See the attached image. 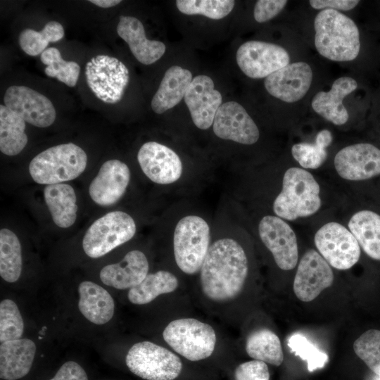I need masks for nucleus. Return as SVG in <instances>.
<instances>
[{"label":"nucleus","mask_w":380,"mask_h":380,"mask_svg":"<svg viewBox=\"0 0 380 380\" xmlns=\"http://www.w3.org/2000/svg\"><path fill=\"white\" fill-rule=\"evenodd\" d=\"M248 270L242 246L234 239L223 238L210 245L201 268L204 294L215 301H227L241 291Z\"/></svg>","instance_id":"f257e3e1"},{"label":"nucleus","mask_w":380,"mask_h":380,"mask_svg":"<svg viewBox=\"0 0 380 380\" xmlns=\"http://www.w3.org/2000/svg\"><path fill=\"white\" fill-rule=\"evenodd\" d=\"M315 46L323 57L334 61L355 59L360 49V32L354 21L333 9H324L314 20Z\"/></svg>","instance_id":"f03ea898"},{"label":"nucleus","mask_w":380,"mask_h":380,"mask_svg":"<svg viewBox=\"0 0 380 380\" xmlns=\"http://www.w3.org/2000/svg\"><path fill=\"white\" fill-rule=\"evenodd\" d=\"M319 193V185L310 172L290 167L284 175L281 191L274 201V213L289 221L310 216L321 207Z\"/></svg>","instance_id":"7ed1b4c3"},{"label":"nucleus","mask_w":380,"mask_h":380,"mask_svg":"<svg viewBox=\"0 0 380 380\" xmlns=\"http://www.w3.org/2000/svg\"><path fill=\"white\" fill-rule=\"evenodd\" d=\"M87 156L73 143L50 147L34 156L30 163L32 179L39 184L65 183L78 177L86 169Z\"/></svg>","instance_id":"20e7f679"},{"label":"nucleus","mask_w":380,"mask_h":380,"mask_svg":"<svg viewBox=\"0 0 380 380\" xmlns=\"http://www.w3.org/2000/svg\"><path fill=\"white\" fill-rule=\"evenodd\" d=\"M210 229L201 217L189 215L177 223L173 235V250L179 268L187 274L201 270L210 248Z\"/></svg>","instance_id":"39448f33"},{"label":"nucleus","mask_w":380,"mask_h":380,"mask_svg":"<svg viewBox=\"0 0 380 380\" xmlns=\"http://www.w3.org/2000/svg\"><path fill=\"white\" fill-rule=\"evenodd\" d=\"M136 231L131 215L123 211H112L89 226L82 239V248L89 257L98 258L129 241Z\"/></svg>","instance_id":"423d86ee"},{"label":"nucleus","mask_w":380,"mask_h":380,"mask_svg":"<svg viewBox=\"0 0 380 380\" xmlns=\"http://www.w3.org/2000/svg\"><path fill=\"white\" fill-rule=\"evenodd\" d=\"M163 337L176 353L191 361L210 357L216 343L213 328L193 318L172 321L165 328Z\"/></svg>","instance_id":"0eeeda50"},{"label":"nucleus","mask_w":380,"mask_h":380,"mask_svg":"<svg viewBox=\"0 0 380 380\" xmlns=\"http://www.w3.org/2000/svg\"><path fill=\"white\" fill-rule=\"evenodd\" d=\"M128 369L146 380H174L180 374V359L164 347L150 341L134 344L125 359Z\"/></svg>","instance_id":"6e6552de"},{"label":"nucleus","mask_w":380,"mask_h":380,"mask_svg":"<svg viewBox=\"0 0 380 380\" xmlns=\"http://www.w3.org/2000/svg\"><path fill=\"white\" fill-rule=\"evenodd\" d=\"M87 83L95 96L102 101L114 104L119 102L129 80L125 65L116 58L98 55L86 64Z\"/></svg>","instance_id":"1a4fd4ad"},{"label":"nucleus","mask_w":380,"mask_h":380,"mask_svg":"<svg viewBox=\"0 0 380 380\" xmlns=\"http://www.w3.org/2000/svg\"><path fill=\"white\" fill-rule=\"evenodd\" d=\"M314 241L319 253L337 270H348L360 259L357 241L349 229L338 222L324 224L315 234Z\"/></svg>","instance_id":"9d476101"},{"label":"nucleus","mask_w":380,"mask_h":380,"mask_svg":"<svg viewBox=\"0 0 380 380\" xmlns=\"http://www.w3.org/2000/svg\"><path fill=\"white\" fill-rule=\"evenodd\" d=\"M236 60L239 68L247 77L260 79L289 64L290 57L281 46L252 40L239 47Z\"/></svg>","instance_id":"9b49d317"},{"label":"nucleus","mask_w":380,"mask_h":380,"mask_svg":"<svg viewBox=\"0 0 380 380\" xmlns=\"http://www.w3.org/2000/svg\"><path fill=\"white\" fill-rule=\"evenodd\" d=\"M261 241L272 253L277 266L283 270L295 268L298 258L296 234L286 222L277 215L264 216L259 222Z\"/></svg>","instance_id":"f8f14e48"},{"label":"nucleus","mask_w":380,"mask_h":380,"mask_svg":"<svg viewBox=\"0 0 380 380\" xmlns=\"http://www.w3.org/2000/svg\"><path fill=\"white\" fill-rule=\"evenodd\" d=\"M4 101L7 108L35 127H47L55 121L56 113L51 101L30 87H9Z\"/></svg>","instance_id":"ddd939ff"},{"label":"nucleus","mask_w":380,"mask_h":380,"mask_svg":"<svg viewBox=\"0 0 380 380\" xmlns=\"http://www.w3.org/2000/svg\"><path fill=\"white\" fill-rule=\"evenodd\" d=\"M137 160L144 174L158 184H172L182 175L179 156L172 148L156 141L144 143L138 151Z\"/></svg>","instance_id":"4468645a"},{"label":"nucleus","mask_w":380,"mask_h":380,"mask_svg":"<svg viewBox=\"0 0 380 380\" xmlns=\"http://www.w3.org/2000/svg\"><path fill=\"white\" fill-rule=\"evenodd\" d=\"M334 281V273L329 264L316 251H308L300 259L293 281V291L301 301L316 298Z\"/></svg>","instance_id":"2eb2a0df"},{"label":"nucleus","mask_w":380,"mask_h":380,"mask_svg":"<svg viewBox=\"0 0 380 380\" xmlns=\"http://www.w3.org/2000/svg\"><path fill=\"white\" fill-rule=\"evenodd\" d=\"M334 163L344 179H369L380 175V149L369 143L350 145L336 153Z\"/></svg>","instance_id":"dca6fc26"},{"label":"nucleus","mask_w":380,"mask_h":380,"mask_svg":"<svg viewBox=\"0 0 380 380\" xmlns=\"http://www.w3.org/2000/svg\"><path fill=\"white\" fill-rule=\"evenodd\" d=\"M215 134L224 140L251 145L258 141V126L246 109L236 101H227L218 108L213 123Z\"/></svg>","instance_id":"f3484780"},{"label":"nucleus","mask_w":380,"mask_h":380,"mask_svg":"<svg viewBox=\"0 0 380 380\" xmlns=\"http://www.w3.org/2000/svg\"><path fill=\"white\" fill-rule=\"evenodd\" d=\"M312 77V70L309 64L296 62L267 77L264 85L272 96L286 103H294L306 94Z\"/></svg>","instance_id":"a211bd4d"},{"label":"nucleus","mask_w":380,"mask_h":380,"mask_svg":"<svg viewBox=\"0 0 380 380\" xmlns=\"http://www.w3.org/2000/svg\"><path fill=\"white\" fill-rule=\"evenodd\" d=\"M184 99L194 124L203 130L212 126L222 104L221 93L215 89L213 80L205 75L193 78Z\"/></svg>","instance_id":"6ab92c4d"},{"label":"nucleus","mask_w":380,"mask_h":380,"mask_svg":"<svg viewBox=\"0 0 380 380\" xmlns=\"http://www.w3.org/2000/svg\"><path fill=\"white\" fill-rule=\"evenodd\" d=\"M130 177L129 168L124 162L117 159L106 161L89 186L90 198L101 206L116 203L125 194Z\"/></svg>","instance_id":"aec40b11"},{"label":"nucleus","mask_w":380,"mask_h":380,"mask_svg":"<svg viewBox=\"0 0 380 380\" xmlns=\"http://www.w3.org/2000/svg\"><path fill=\"white\" fill-rule=\"evenodd\" d=\"M117 33L127 44L136 59L142 64L150 65L156 62L165 52L164 43L146 38L144 25L135 17L120 15Z\"/></svg>","instance_id":"412c9836"},{"label":"nucleus","mask_w":380,"mask_h":380,"mask_svg":"<svg viewBox=\"0 0 380 380\" xmlns=\"http://www.w3.org/2000/svg\"><path fill=\"white\" fill-rule=\"evenodd\" d=\"M149 265L145 254L138 250L128 252L123 259L103 267L99 274L101 281L118 289L139 285L148 275Z\"/></svg>","instance_id":"4be33fe9"},{"label":"nucleus","mask_w":380,"mask_h":380,"mask_svg":"<svg viewBox=\"0 0 380 380\" xmlns=\"http://www.w3.org/2000/svg\"><path fill=\"white\" fill-rule=\"evenodd\" d=\"M357 87V83L353 78L341 77L334 82L329 91H322L315 95L311 103L312 109L333 124L343 125L349 118L343 100Z\"/></svg>","instance_id":"5701e85b"},{"label":"nucleus","mask_w":380,"mask_h":380,"mask_svg":"<svg viewBox=\"0 0 380 380\" xmlns=\"http://www.w3.org/2000/svg\"><path fill=\"white\" fill-rule=\"evenodd\" d=\"M35 353V343L28 338L1 343V379L17 380L27 375L32 367Z\"/></svg>","instance_id":"b1692460"},{"label":"nucleus","mask_w":380,"mask_h":380,"mask_svg":"<svg viewBox=\"0 0 380 380\" xmlns=\"http://www.w3.org/2000/svg\"><path fill=\"white\" fill-rule=\"evenodd\" d=\"M192 80L189 70L179 65L170 67L153 96L152 110L157 114H162L177 106L184 98Z\"/></svg>","instance_id":"393cba45"},{"label":"nucleus","mask_w":380,"mask_h":380,"mask_svg":"<svg viewBox=\"0 0 380 380\" xmlns=\"http://www.w3.org/2000/svg\"><path fill=\"white\" fill-rule=\"evenodd\" d=\"M78 308L84 317L96 324H104L113 316L115 303L110 293L102 286L84 281L78 287Z\"/></svg>","instance_id":"a878e982"},{"label":"nucleus","mask_w":380,"mask_h":380,"mask_svg":"<svg viewBox=\"0 0 380 380\" xmlns=\"http://www.w3.org/2000/svg\"><path fill=\"white\" fill-rule=\"evenodd\" d=\"M44 198L54 224L61 228L70 227L76 221L77 196L74 188L65 183L46 185Z\"/></svg>","instance_id":"bb28decb"},{"label":"nucleus","mask_w":380,"mask_h":380,"mask_svg":"<svg viewBox=\"0 0 380 380\" xmlns=\"http://www.w3.org/2000/svg\"><path fill=\"white\" fill-rule=\"evenodd\" d=\"M348 228L364 252L380 260V215L368 210L358 211L350 219Z\"/></svg>","instance_id":"cd10ccee"},{"label":"nucleus","mask_w":380,"mask_h":380,"mask_svg":"<svg viewBox=\"0 0 380 380\" xmlns=\"http://www.w3.org/2000/svg\"><path fill=\"white\" fill-rule=\"evenodd\" d=\"M25 121L17 113L0 105V150L6 156H16L25 147Z\"/></svg>","instance_id":"c85d7f7f"},{"label":"nucleus","mask_w":380,"mask_h":380,"mask_svg":"<svg viewBox=\"0 0 380 380\" xmlns=\"http://www.w3.org/2000/svg\"><path fill=\"white\" fill-rule=\"evenodd\" d=\"M177 286L178 280L173 274L159 270L148 274L139 285L129 289L127 297L133 304H147L161 294L174 291Z\"/></svg>","instance_id":"c756f323"},{"label":"nucleus","mask_w":380,"mask_h":380,"mask_svg":"<svg viewBox=\"0 0 380 380\" xmlns=\"http://www.w3.org/2000/svg\"><path fill=\"white\" fill-rule=\"evenodd\" d=\"M246 351L253 359L275 366L281 365L284 360L279 337L267 329L256 330L248 336Z\"/></svg>","instance_id":"7c9ffc66"},{"label":"nucleus","mask_w":380,"mask_h":380,"mask_svg":"<svg viewBox=\"0 0 380 380\" xmlns=\"http://www.w3.org/2000/svg\"><path fill=\"white\" fill-rule=\"evenodd\" d=\"M21 245L17 235L8 228L0 230V275L7 282L16 281L22 272Z\"/></svg>","instance_id":"2f4dec72"},{"label":"nucleus","mask_w":380,"mask_h":380,"mask_svg":"<svg viewBox=\"0 0 380 380\" xmlns=\"http://www.w3.org/2000/svg\"><path fill=\"white\" fill-rule=\"evenodd\" d=\"M64 37V28L57 21H49L41 31L27 28L19 35V45L29 56L42 54L49 42H56Z\"/></svg>","instance_id":"473e14b6"},{"label":"nucleus","mask_w":380,"mask_h":380,"mask_svg":"<svg viewBox=\"0 0 380 380\" xmlns=\"http://www.w3.org/2000/svg\"><path fill=\"white\" fill-rule=\"evenodd\" d=\"M332 140L331 132L328 129H322L317 133L315 143L294 144L291 148L292 156L303 168L317 169L326 160V148L331 144Z\"/></svg>","instance_id":"72a5a7b5"},{"label":"nucleus","mask_w":380,"mask_h":380,"mask_svg":"<svg viewBox=\"0 0 380 380\" xmlns=\"http://www.w3.org/2000/svg\"><path fill=\"white\" fill-rule=\"evenodd\" d=\"M41 61L46 65L44 72L49 77H55L67 86L76 85L80 72L79 64L75 61H65L55 47L46 49L41 54Z\"/></svg>","instance_id":"f704fd0d"},{"label":"nucleus","mask_w":380,"mask_h":380,"mask_svg":"<svg viewBox=\"0 0 380 380\" xmlns=\"http://www.w3.org/2000/svg\"><path fill=\"white\" fill-rule=\"evenodd\" d=\"M177 9L185 15H201L213 20L228 15L233 10L232 0H177Z\"/></svg>","instance_id":"c9c22d12"},{"label":"nucleus","mask_w":380,"mask_h":380,"mask_svg":"<svg viewBox=\"0 0 380 380\" xmlns=\"http://www.w3.org/2000/svg\"><path fill=\"white\" fill-rule=\"evenodd\" d=\"M353 349L370 370L380 376V330L365 331L354 341Z\"/></svg>","instance_id":"e433bc0d"},{"label":"nucleus","mask_w":380,"mask_h":380,"mask_svg":"<svg viewBox=\"0 0 380 380\" xmlns=\"http://www.w3.org/2000/svg\"><path fill=\"white\" fill-rule=\"evenodd\" d=\"M291 352L306 361L308 370L310 372L323 368L329 361L328 355L318 349L305 336L294 334L288 339Z\"/></svg>","instance_id":"4c0bfd02"},{"label":"nucleus","mask_w":380,"mask_h":380,"mask_svg":"<svg viewBox=\"0 0 380 380\" xmlns=\"http://www.w3.org/2000/svg\"><path fill=\"white\" fill-rule=\"evenodd\" d=\"M24 322L17 305L10 299L0 303L1 343L18 339L23 335Z\"/></svg>","instance_id":"58836bf2"},{"label":"nucleus","mask_w":380,"mask_h":380,"mask_svg":"<svg viewBox=\"0 0 380 380\" xmlns=\"http://www.w3.org/2000/svg\"><path fill=\"white\" fill-rule=\"evenodd\" d=\"M235 380H270L267 364L260 360H251L239 365L234 371Z\"/></svg>","instance_id":"ea45409f"},{"label":"nucleus","mask_w":380,"mask_h":380,"mask_svg":"<svg viewBox=\"0 0 380 380\" xmlns=\"http://www.w3.org/2000/svg\"><path fill=\"white\" fill-rule=\"evenodd\" d=\"M286 0H259L253 11L255 20L260 23L267 22L277 15L286 5Z\"/></svg>","instance_id":"a19ab883"},{"label":"nucleus","mask_w":380,"mask_h":380,"mask_svg":"<svg viewBox=\"0 0 380 380\" xmlns=\"http://www.w3.org/2000/svg\"><path fill=\"white\" fill-rule=\"evenodd\" d=\"M50 380H88L84 369L74 361L65 362Z\"/></svg>","instance_id":"79ce46f5"},{"label":"nucleus","mask_w":380,"mask_h":380,"mask_svg":"<svg viewBox=\"0 0 380 380\" xmlns=\"http://www.w3.org/2000/svg\"><path fill=\"white\" fill-rule=\"evenodd\" d=\"M358 0H310V6L315 9H333L349 11L354 8Z\"/></svg>","instance_id":"37998d69"},{"label":"nucleus","mask_w":380,"mask_h":380,"mask_svg":"<svg viewBox=\"0 0 380 380\" xmlns=\"http://www.w3.org/2000/svg\"><path fill=\"white\" fill-rule=\"evenodd\" d=\"M89 1L101 8H105L115 6L121 3L120 0H90Z\"/></svg>","instance_id":"c03bdc74"}]
</instances>
